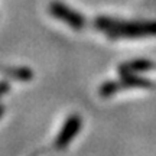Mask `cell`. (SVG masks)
Wrapping results in <instances>:
<instances>
[{
  "label": "cell",
  "mask_w": 156,
  "mask_h": 156,
  "mask_svg": "<svg viewBox=\"0 0 156 156\" xmlns=\"http://www.w3.org/2000/svg\"><path fill=\"white\" fill-rule=\"evenodd\" d=\"M94 26L112 39L156 36V20H117L107 16L95 17Z\"/></svg>",
  "instance_id": "1"
},
{
  "label": "cell",
  "mask_w": 156,
  "mask_h": 156,
  "mask_svg": "<svg viewBox=\"0 0 156 156\" xmlns=\"http://www.w3.org/2000/svg\"><path fill=\"white\" fill-rule=\"evenodd\" d=\"M129 88H155V83L149 78L140 77L137 74H127L119 80L103 83L98 88V94L101 97H110L122 90Z\"/></svg>",
  "instance_id": "2"
},
{
  "label": "cell",
  "mask_w": 156,
  "mask_h": 156,
  "mask_svg": "<svg viewBox=\"0 0 156 156\" xmlns=\"http://www.w3.org/2000/svg\"><path fill=\"white\" fill-rule=\"evenodd\" d=\"M48 12H49L55 19L67 23L68 26H71L74 30H81V29H84L85 23H87L85 17H84L80 12L68 7L65 3H62L59 0H52V2H49Z\"/></svg>",
  "instance_id": "3"
},
{
  "label": "cell",
  "mask_w": 156,
  "mask_h": 156,
  "mask_svg": "<svg viewBox=\"0 0 156 156\" xmlns=\"http://www.w3.org/2000/svg\"><path fill=\"white\" fill-rule=\"evenodd\" d=\"M81 124H83V120H81V116L80 114H71L68 117L65 123L62 124L59 133L55 139V147L56 149H65L69 142L78 134V132L81 130Z\"/></svg>",
  "instance_id": "4"
},
{
  "label": "cell",
  "mask_w": 156,
  "mask_h": 156,
  "mask_svg": "<svg viewBox=\"0 0 156 156\" xmlns=\"http://www.w3.org/2000/svg\"><path fill=\"white\" fill-rule=\"evenodd\" d=\"M153 68H155V64L149 59H133V61L119 65L117 71L120 75H127V74H139L145 73V71H151Z\"/></svg>",
  "instance_id": "5"
},
{
  "label": "cell",
  "mask_w": 156,
  "mask_h": 156,
  "mask_svg": "<svg viewBox=\"0 0 156 156\" xmlns=\"http://www.w3.org/2000/svg\"><path fill=\"white\" fill-rule=\"evenodd\" d=\"M5 74L7 78L10 80H16V81H30L34 78V71L28 67H15V68H6Z\"/></svg>",
  "instance_id": "6"
},
{
  "label": "cell",
  "mask_w": 156,
  "mask_h": 156,
  "mask_svg": "<svg viewBox=\"0 0 156 156\" xmlns=\"http://www.w3.org/2000/svg\"><path fill=\"white\" fill-rule=\"evenodd\" d=\"M9 90H10V85L7 81H0V97L5 95L6 93H9Z\"/></svg>",
  "instance_id": "7"
},
{
  "label": "cell",
  "mask_w": 156,
  "mask_h": 156,
  "mask_svg": "<svg viewBox=\"0 0 156 156\" xmlns=\"http://www.w3.org/2000/svg\"><path fill=\"white\" fill-rule=\"evenodd\" d=\"M3 114H5V106H3V104H0V117L3 116Z\"/></svg>",
  "instance_id": "8"
}]
</instances>
